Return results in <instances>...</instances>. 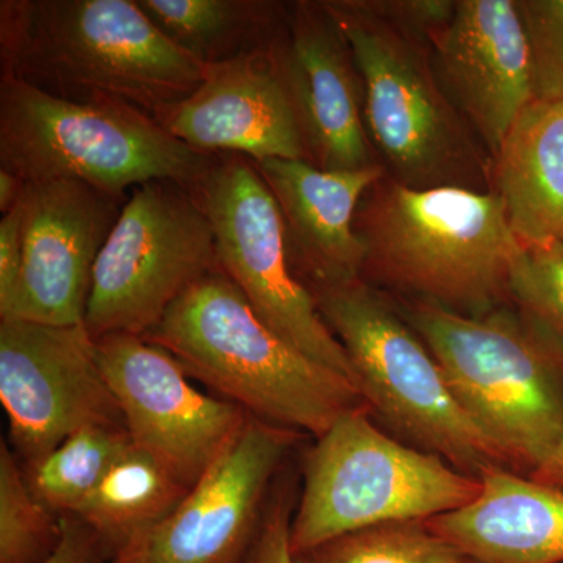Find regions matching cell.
<instances>
[{
	"label": "cell",
	"instance_id": "obj_15",
	"mask_svg": "<svg viewBox=\"0 0 563 563\" xmlns=\"http://www.w3.org/2000/svg\"><path fill=\"white\" fill-rule=\"evenodd\" d=\"M450 101L495 157L533 96L531 52L518 0H459L432 38Z\"/></svg>",
	"mask_w": 563,
	"mask_h": 563
},
{
	"label": "cell",
	"instance_id": "obj_30",
	"mask_svg": "<svg viewBox=\"0 0 563 563\" xmlns=\"http://www.w3.org/2000/svg\"><path fill=\"white\" fill-rule=\"evenodd\" d=\"M109 548L74 515H63V533L57 550L44 563H111Z\"/></svg>",
	"mask_w": 563,
	"mask_h": 563
},
{
	"label": "cell",
	"instance_id": "obj_17",
	"mask_svg": "<svg viewBox=\"0 0 563 563\" xmlns=\"http://www.w3.org/2000/svg\"><path fill=\"white\" fill-rule=\"evenodd\" d=\"M276 44L207 66L198 88L155 111V120L203 154L242 155L252 162L307 161Z\"/></svg>",
	"mask_w": 563,
	"mask_h": 563
},
{
	"label": "cell",
	"instance_id": "obj_29",
	"mask_svg": "<svg viewBox=\"0 0 563 563\" xmlns=\"http://www.w3.org/2000/svg\"><path fill=\"white\" fill-rule=\"evenodd\" d=\"M24 243H22V210L20 202L0 220V313L10 306L20 284Z\"/></svg>",
	"mask_w": 563,
	"mask_h": 563
},
{
	"label": "cell",
	"instance_id": "obj_24",
	"mask_svg": "<svg viewBox=\"0 0 563 563\" xmlns=\"http://www.w3.org/2000/svg\"><path fill=\"white\" fill-rule=\"evenodd\" d=\"M63 517L33 495L24 466L0 442V563H44L57 550Z\"/></svg>",
	"mask_w": 563,
	"mask_h": 563
},
{
	"label": "cell",
	"instance_id": "obj_10",
	"mask_svg": "<svg viewBox=\"0 0 563 563\" xmlns=\"http://www.w3.org/2000/svg\"><path fill=\"white\" fill-rule=\"evenodd\" d=\"M191 191L213 229L221 272L252 309L285 342L358 390L346 351L322 320L312 292L292 272L279 207L254 162L214 155Z\"/></svg>",
	"mask_w": 563,
	"mask_h": 563
},
{
	"label": "cell",
	"instance_id": "obj_23",
	"mask_svg": "<svg viewBox=\"0 0 563 563\" xmlns=\"http://www.w3.org/2000/svg\"><path fill=\"white\" fill-rule=\"evenodd\" d=\"M131 444L125 428L91 426L73 433L35 465L22 466L41 503L62 517L74 515Z\"/></svg>",
	"mask_w": 563,
	"mask_h": 563
},
{
	"label": "cell",
	"instance_id": "obj_12",
	"mask_svg": "<svg viewBox=\"0 0 563 563\" xmlns=\"http://www.w3.org/2000/svg\"><path fill=\"white\" fill-rule=\"evenodd\" d=\"M295 433L250 415L179 507L111 563H243Z\"/></svg>",
	"mask_w": 563,
	"mask_h": 563
},
{
	"label": "cell",
	"instance_id": "obj_7",
	"mask_svg": "<svg viewBox=\"0 0 563 563\" xmlns=\"http://www.w3.org/2000/svg\"><path fill=\"white\" fill-rule=\"evenodd\" d=\"M309 290L350 357L363 401L390 428L472 476L506 466L501 451L455 398L432 352L383 292L362 279Z\"/></svg>",
	"mask_w": 563,
	"mask_h": 563
},
{
	"label": "cell",
	"instance_id": "obj_31",
	"mask_svg": "<svg viewBox=\"0 0 563 563\" xmlns=\"http://www.w3.org/2000/svg\"><path fill=\"white\" fill-rule=\"evenodd\" d=\"M529 477L537 483L550 485L563 492V435L547 459L529 474Z\"/></svg>",
	"mask_w": 563,
	"mask_h": 563
},
{
	"label": "cell",
	"instance_id": "obj_32",
	"mask_svg": "<svg viewBox=\"0 0 563 563\" xmlns=\"http://www.w3.org/2000/svg\"><path fill=\"white\" fill-rule=\"evenodd\" d=\"M25 181H22L16 174L0 168V211L9 213L20 202Z\"/></svg>",
	"mask_w": 563,
	"mask_h": 563
},
{
	"label": "cell",
	"instance_id": "obj_21",
	"mask_svg": "<svg viewBox=\"0 0 563 563\" xmlns=\"http://www.w3.org/2000/svg\"><path fill=\"white\" fill-rule=\"evenodd\" d=\"M144 13L177 46L203 65L269 49L290 3L272 0H139Z\"/></svg>",
	"mask_w": 563,
	"mask_h": 563
},
{
	"label": "cell",
	"instance_id": "obj_28",
	"mask_svg": "<svg viewBox=\"0 0 563 563\" xmlns=\"http://www.w3.org/2000/svg\"><path fill=\"white\" fill-rule=\"evenodd\" d=\"M291 504L285 493L266 506L257 537L243 563H296L291 551Z\"/></svg>",
	"mask_w": 563,
	"mask_h": 563
},
{
	"label": "cell",
	"instance_id": "obj_11",
	"mask_svg": "<svg viewBox=\"0 0 563 563\" xmlns=\"http://www.w3.org/2000/svg\"><path fill=\"white\" fill-rule=\"evenodd\" d=\"M0 401L24 466L81 429L125 428L85 324L0 320Z\"/></svg>",
	"mask_w": 563,
	"mask_h": 563
},
{
	"label": "cell",
	"instance_id": "obj_13",
	"mask_svg": "<svg viewBox=\"0 0 563 563\" xmlns=\"http://www.w3.org/2000/svg\"><path fill=\"white\" fill-rule=\"evenodd\" d=\"M96 346L132 443L195 487L250 413L192 387L180 362L141 335L111 333Z\"/></svg>",
	"mask_w": 563,
	"mask_h": 563
},
{
	"label": "cell",
	"instance_id": "obj_19",
	"mask_svg": "<svg viewBox=\"0 0 563 563\" xmlns=\"http://www.w3.org/2000/svg\"><path fill=\"white\" fill-rule=\"evenodd\" d=\"M472 503L428 521L466 563H563V492L493 465Z\"/></svg>",
	"mask_w": 563,
	"mask_h": 563
},
{
	"label": "cell",
	"instance_id": "obj_4",
	"mask_svg": "<svg viewBox=\"0 0 563 563\" xmlns=\"http://www.w3.org/2000/svg\"><path fill=\"white\" fill-rule=\"evenodd\" d=\"M354 57L363 120L377 161L404 187L492 191V157L448 98L432 40L372 0H322Z\"/></svg>",
	"mask_w": 563,
	"mask_h": 563
},
{
	"label": "cell",
	"instance_id": "obj_2",
	"mask_svg": "<svg viewBox=\"0 0 563 563\" xmlns=\"http://www.w3.org/2000/svg\"><path fill=\"white\" fill-rule=\"evenodd\" d=\"M355 231L366 251L361 279L373 287L472 318L512 302L521 243L495 191L417 190L385 176L363 196Z\"/></svg>",
	"mask_w": 563,
	"mask_h": 563
},
{
	"label": "cell",
	"instance_id": "obj_3",
	"mask_svg": "<svg viewBox=\"0 0 563 563\" xmlns=\"http://www.w3.org/2000/svg\"><path fill=\"white\" fill-rule=\"evenodd\" d=\"M252 417L320 437L362 406L357 388L273 331L224 273L184 292L143 335Z\"/></svg>",
	"mask_w": 563,
	"mask_h": 563
},
{
	"label": "cell",
	"instance_id": "obj_9",
	"mask_svg": "<svg viewBox=\"0 0 563 563\" xmlns=\"http://www.w3.org/2000/svg\"><path fill=\"white\" fill-rule=\"evenodd\" d=\"M220 269L213 229L191 188L139 185L96 262L85 328L95 340L146 335L184 292Z\"/></svg>",
	"mask_w": 563,
	"mask_h": 563
},
{
	"label": "cell",
	"instance_id": "obj_26",
	"mask_svg": "<svg viewBox=\"0 0 563 563\" xmlns=\"http://www.w3.org/2000/svg\"><path fill=\"white\" fill-rule=\"evenodd\" d=\"M510 301L563 346V242L521 243L510 273Z\"/></svg>",
	"mask_w": 563,
	"mask_h": 563
},
{
	"label": "cell",
	"instance_id": "obj_27",
	"mask_svg": "<svg viewBox=\"0 0 563 563\" xmlns=\"http://www.w3.org/2000/svg\"><path fill=\"white\" fill-rule=\"evenodd\" d=\"M536 101L563 102V0H518Z\"/></svg>",
	"mask_w": 563,
	"mask_h": 563
},
{
	"label": "cell",
	"instance_id": "obj_8",
	"mask_svg": "<svg viewBox=\"0 0 563 563\" xmlns=\"http://www.w3.org/2000/svg\"><path fill=\"white\" fill-rule=\"evenodd\" d=\"M479 492L476 476L391 439L355 407L307 454L291 551L306 553L372 526L429 521L461 509Z\"/></svg>",
	"mask_w": 563,
	"mask_h": 563
},
{
	"label": "cell",
	"instance_id": "obj_6",
	"mask_svg": "<svg viewBox=\"0 0 563 563\" xmlns=\"http://www.w3.org/2000/svg\"><path fill=\"white\" fill-rule=\"evenodd\" d=\"M213 158L129 103L66 101L0 76V168L25 184L77 180L117 196L152 180L191 188Z\"/></svg>",
	"mask_w": 563,
	"mask_h": 563
},
{
	"label": "cell",
	"instance_id": "obj_5",
	"mask_svg": "<svg viewBox=\"0 0 563 563\" xmlns=\"http://www.w3.org/2000/svg\"><path fill=\"white\" fill-rule=\"evenodd\" d=\"M404 317L506 465L531 474L563 435L562 344L504 307L472 318L417 303Z\"/></svg>",
	"mask_w": 563,
	"mask_h": 563
},
{
	"label": "cell",
	"instance_id": "obj_14",
	"mask_svg": "<svg viewBox=\"0 0 563 563\" xmlns=\"http://www.w3.org/2000/svg\"><path fill=\"white\" fill-rule=\"evenodd\" d=\"M128 199L77 180L25 184L24 263L0 320L84 324L96 262Z\"/></svg>",
	"mask_w": 563,
	"mask_h": 563
},
{
	"label": "cell",
	"instance_id": "obj_22",
	"mask_svg": "<svg viewBox=\"0 0 563 563\" xmlns=\"http://www.w3.org/2000/svg\"><path fill=\"white\" fill-rule=\"evenodd\" d=\"M190 490L172 470L132 443L74 517L114 555L161 525Z\"/></svg>",
	"mask_w": 563,
	"mask_h": 563
},
{
	"label": "cell",
	"instance_id": "obj_16",
	"mask_svg": "<svg viewBox=\"0 0 563 563\" xmlns=\"http://www.w3.org/2000/svg\"><path fill=\"white\" fill-rule=\"evenodd\" d=\"M276 49L307 162L328 172L377 165L351 47L322 0L290 3Z\"/></svg>",
	"mask_w": 563,
	"mask_h": 563
},
{
	"label": "cell",
	"instance_id": "obj_18",
	"mask_svg": "<svg viewBox=\"0 0 563 563\" xmlns=\"http://www.w3.org/2000/svg\"><path fill=\"white\" fill-rule=\"evenodd\" d=\"M279 207L292 272L307 288L361 279L365 246L355 214L365 192L387 176L380 163L328 172L307 161L254 162Z\"/></svg>",
	"mask_w": 563,
	"mask_h": 563
},
{
	"label": "cell",
	"instance_id": "obj_20",
	"mask_svg": "<svg viewBox=\"0 0 563 563\" xmlns=\"http://www.w3.org/2000/svg\"><path fill=\"white\" fill-rule=\"evenodd\" d=\"M492 191L518 242H563V102L526 107L492 158Z\"/></svg>",
	"mask_w": 563,
	"mask_h": 563
},
{
	"label": "cell",
	"instance_id": "obj_25",
	"mask_svg": "<svg viewBox=\"0 0 563 563\" xmlns=\"http://www.w3.org/2000/svg\"><path fill=\"white\" fill-rule=\"evenodd\" d=\"M296 563H466L428 521H399L344 533L295 555Z\"/></svg>",
	"mask_w": 563,
	"mask_h": 563
},
{
	"label": "cell",
	"instance_id": "obj_1",
	"mask_svg": "<svg viewBox=\"0 0 563 563\" xmlns=\"http://www.w3.org/2000/svg\"><path fill=\"white\" fill-rule=\"evenodd\" d=\"M206 68L139 0L0 2V76L54 98L124 102L154 117L191 95Z\"/></svg>",
	"mask_w": 563,
	"mask_h": 563
}]
</instances>
